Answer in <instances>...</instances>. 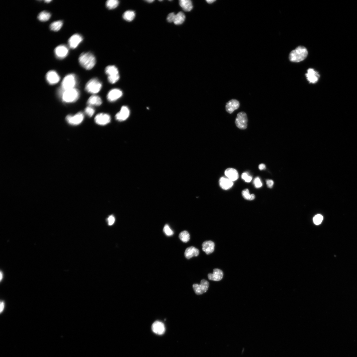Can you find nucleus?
I'll use <instances>...</instances> for the list:
<instances>
[{"mask_svg": "<svg viewBox=\"0 0 357 357\" xmlns=\"http://www.w3.org/2000/svg\"><path fill=\"white\" fill-rule=\"evenodd\" d=\"M175 16L176 14L174 13H169L167 18L168 22L170 23L173 22Z\"/></svg>", "mask_w": 357, "mask_h": 357, "instance_id": "4c0bfd02", "label": "nucleus"}, {"mask_svg": "<svg viewBox=\"0 0 357 357\" xmlns=\"http://www.w3.org/2000/svg\"><path fill=\"white\" fill-rule=\"evenodd\" d=\"M46 80L51 85H54L58 83L60 80V77L56 71H49L46 76Z\"/></svg>", "mask_w": 357, "mask_h": 357, "instance_id": "2eb2a0df", "label": "nucleus"}, {"mask_svg": "<svg viewBox=\"0 0 357 357\" xmlns=\"http://www.w3.org/2000/svg\"><path fill=\"white\" fill-rule=\"evenodd\" d=\"M0 306H1V308H0V312H1V313L3 311L4 308H5V303H4L3 301H1Z\"/></svg>", "mask_w": 357, "mask_h": 357, "instance_id": "a19ab883", "label": "nucleus"}, {"mask_svg": "<svg viewBox=\"0 0 357 357\" xmlns=\"http://www.w3.org/2000/svg\"><path fill=\"white\" fill-rule=\"evenodd\" d=\"M105 73L108 76V80L109 83L114 84L120 79V76L117 68L114 66L110 65L106 67Z\"/></svg>", "mask_w": 357, "mask_h": 357, "instance_id": "20e7f679", "label": "nucleus"}, {"mask_svg": "<svg viewBox=\"0 0 357 357\" xmlns=\"http://www.w3.org/2000/svg\"><path fill=\"white\" fill-rule=\"evenodd\" d=\"M80 64L84 68L90 70L96 64V60L94 55L90 53H85L80 55L79 58Z\"/></svg>", "mask_w": 357, "mask_h": 357, "instance_id": "f03ea898", "label": "nucleus"}, {"mask_svg": "<svg viewBox=\"0 0 357 357\" xmlns=\"http://www.w3.org/2000/svg\"><path fill=\"white\" fill-rule=\"evenodd\" d=\"M208 276V279L210 280L219 281L222 279L223 273L222 270L216 269L214 270L213 274H209Z\"/></svg>", "mask_w": 357, "mask_h": 357, "instance_id": "6ab92c4d", "label": "nucleus"}, {"mask_svg": "<svg viewBox=\"0 0 357 357\" xmlns=\"http://www.w3.org/2000/svg\"><path fill=\"white\" fill-rule=\"evenodd\" d=\"M102 103L101 98L95 95L91 96L88 100L87 104L89 106H99Z\"/></svg>", "mask_w": 357, "mask_h": 357, "instance_id": "b1692460", "label": "nucleus"}, {"mask_svg": "<svg viewBox=\"0 0 357 357\" xmlns=\"http://www.w3.org/2000/svg\"><path fill=\"white\" fill-rule=\"evenodd\" d=\"M45 2L46 3H49L52 2V1H49V0H48V1H45Z\"/></svg>", "mask_w": 357, "mask_h": 357, "instance_id": "49530a36", "label": "nucleus"}, {"mask_svg": "<svg viewBox=\"0 0 357 357\" xmlns=\"http://www.w3.org/2000/svg\"><path fill=\"white\" fill-rule=\"evenodd\" d=\"M3 273H2V272L1 271V273H0V280H1V282L2 281V280L3 279Z\"/></svg>", "mask_w": 357, "mask_h": 357, "instance_id": "37998d69", "label": "nucleus"}, {"mask_svg": "<svg viewBox=\"0 0 357 357\" xmlns=\"http://www.w3.org/2000/svg\"><path fill=\"white\" fill-rule=\"evenodd\" d=\"M242 194L243 198L247 200L252 201L255 198L254 194H250L249 190L248 189L244 190L242 192Z\"/></svg>", "mask_w": 357, "mask_h": 357, "instance_id": "c756f323", "label": "nucleus"}, {"mask_svg": "<svg viewBox=\"0 0 357 357\" xmlns=\"http://www.w3.org/2000/svg\"><path fill=\"white\" fill-rule=\"evenodd\" d=\"M266 184L268 187L271 188L274 184V182L271 180H267L266 181Z\"/></svg>", "mask_w": 357, "mask_h": 357, "instance_id": "ea45409f", "label": "nucleus"}, {"mask_svg": "<svg viewBox=\"0 0 357 357\" xmlns=\"http://www.w3.org/2000/svg\"><path fill=\"white\" fill-rule=\"evenodd\" d=\"M248 121L247 114L245 112H241L237 114L235 124L238 128L244 130L247 128Z\"/></svg>", "mask_w": 357, "mask_h": 357, "instance_id": "0eeeda50", "label": "nucleus"}, {"mask_svg": "<svg viewBox=\"0 0 357 357\" xmlns=\"http://www.w3.org/2000/svg\"><path fill=\"white\" fill-rule=\"evenodd\" d=\"M202 247L203 251L207 254H210L214 251L215 244L212 241H206L203 243Z\"/></svg>", "mask_w": 357, "mask_h": 357, "instance_id": "412c9836", "label": "nucleus"}, {"mask_svg": "<svg viewBox=\"0 0 357 357\" xmlns=\"http://www.w3.org/2000/svg\"><path fill=\"white\" fill-rule=\"evenodd\" d=\"M179 5L183 10L186 12L192 10L193 5L192 1L190 0H180Z\"/></svg>", "mask_w": 357, "mask_h": 357, "instance_id": "393cba45", "label": "nucleus"}, {"mask_svg": "<svg viewBox=\"0 0 357 357\" xmlns=\"http://www.w3.org/2000/svg\"><path fill=\"white\" fill-rule=\"evenodd\" d=\"M240 106L239 102L238 100L233 99L229 101L226 103V110L227 112L231 114L236 110L239 108Z\"/></svg>", "mask_w": 357, "mask_h": 357, "instance_id": "a211bd4d", "label": "nucleus"}, {"mask_svg": "<svg viewBox=\"0 0 357 357\" xmlns=\"http://www.w3.org/2000/svg\"><path fill=\"white\" fill-rule=\"evenodd\" d=\"M54 52L57 58L62 59L65 58L69 53V49L64 45H60L55 48Z\"/></svg>", "mask_w": 357, "mask_h": 357, "instance_id": "f8f14e48", "label": "nucleus"}, {"mask_svg": "<svg viewBox=\"0 0 357 357\" xmlns=\"http://www.w3.org/2000/svg\"><path fill=\"white\" fill-rule=\"evenodd\" d=\"M85 113L89 117H92L95 113V110L91 106H88L85 109Z\"/></svg>", "mask_w": 357, "mask_h": 357, "instance_id": "473e14b6", "label": "nucleus"}, {"mask_svg": "<svg viewBox=\"0 0 357 357\" xmlns=\"http://www.w3.org/2000/svg\"><path fill=\"white\" fill-rule=\"evenodd\" d=\"M179 237L180 240L185 243H187L190 238L189 233L186 231H182L180 233Z\"/></svg>", "mask_w": 357, "mask_h": 357, "instance_id": "2f4dec72", "label": "nucleus"}, {"mask_svg": "<svg viewBox=\"0 0 357 357\" xmlns=\"http://www.w3.org/2000/svg\"><path fill=\"white\" fill-rule=\"evenodd\" d=\"M119 2L117 0H109L106 2V6L109 10H113L118 6Z\"/></svg>", "mask_w": 357, "mask_h": 357, "instance_id": "7c9ffc66", "label": "nucleus"}, {"mask_svg": "<svg viewBox=\"0 0 357 357\" xmlns=\"http://www.w3.org/2000/svg\"><path fill=\"white\" fill-rule=\"evenodd\" d=\"M102 85L100 81L96 78L89 80L86 85L85 89L87 92L95 94L101 90Z\"/></svg>", "mask_w": 357, "mask_h": 357, "instance_id": "39448f33", "label": "nucleus"}, {"mask_svg": "<svg viewBox=\"0 0 357 357\" xmlns=\"http://www.w3.org/2000/svg\"><path fill=\"white\" fill-rule=\"evenodd\" d=\"M308 55L307 48L304 46H300L292 51L289 55V59L292 62L298 63L304 60Z\"/></svg>", "mask_w": 357, "mask_h": 357, "instance_id": "f257e3e1", "label": "nucleus"}, {"mask_svg": "<svg viewBox=\"0 0 357 357\" xmlns=\"http://www.w3.org/2000/svg\"><path fill=\"white\" fill-rule=\"evenodd\" d=\"M186 16L184 13L180 12L176 15L173 22L176 25H180L183 23L185 20Z\"/></svg>", "mask_w": 357, "mask_h": 357, "instance_id": "a878e982", "label": "nucleus"}, {"mask_svg": "<svg viewBox=\"0 0 357 357\" xmlns=\"http://www.w3.org/2000/svg\"><path fill=\"white\" fill-rule=\"evenodd\" d=\"M163 232L165 234L168 236H172L174 234L173 231L167 224L165 225L163 228Z\"/></svg>", "mask_w": 357, "mask_h": 357, "instance_id": "f704fd0d", "label": "nucleus"}, {"mask_svg": "<svg viewBox=\"0 0 357 357\" xmlns=\"http://www.w3.org/2000/svg\"><path fill=\"white\" fill-rule=\"evenodd\" d=\"M248 174H249L247 172H244L241 175L242 179L247 182H250L252 179V177L249 175Z\"/></svg>", "mask_w": 357, "mask_h": 357, "instance_id": "c9c22d12", "label": "nucleus"}, {"mask_svg": "<svg viewBox=\"0 0 357 357\" xmlns=\"http://www.w3.org/2000/svg\"><path fill=\"white\" fill-rule=\"evenodd\" d=\"M108 224L110 226H111L115 222V218L114 217L113 215H110L109 216L108 218Z\"/></svg>", "mask_w": 357, "mask_h": 357, "instance_id": "58836bf2", "label": "nucleus"}, {"mask_svg": "<svg viewBox=\"0 0 357 357\" xmlns=\"http://www.w3.org/2000/svg\"><path fill=\"white\" fill-rule=\"evenodd\" d=\"M152 328L153 332L159 335L163 334L165 331L164 325L163 322L159 321L154 322L152 325Z\"/></svg>", "mask_w": 357, "mask_h": 357, "instance_id": "f3484780", "label": "nucleus"}, {"mask_svg": "<svg viewBox=\"0 0 357 357\" xmlns=\"http://www.w3.org/2000/svg\"><path fill=\"white\" fill-rule=\"evenodd\" d=\"M130 113L129 108L126 106H123L120 111L116 114L115 116L116 119L119 121H124L129 117Z\"/></svg>", "mask_w": 357, "mask_h": 357, "instance_id": "ddd939ff", "label": "nucleus"}, {"mask_svg": "<svg viewBox=\"0 0 357 357\" xmlns=\"http://www.w3.org/2000/svg\"><path fill=\"white\" fill-rule=\"evenodd\" d=\"M83 40L82 36L78 34H76L72 36L70 38L68 44L70 47L72 49H75L77 48L79 44Z\"/></svg>", "mask_w": 357, "mask_h": 357, "instance_id": "dca6fc26", "label": "nucleus"}, {"mask_svg": "<svg viewBox=\"0 0 357 357\" xmlns=\"http://www.w3.org/2000/svg\"><path fill=\"white\" fill-rule=\"evenodd\" d=\"M111 121V117L109 114L100 113L98 114L95 118L96 124L100 125H105L109 124Z\"/></svg>", "mask_w": 357, "mask_h": 357, "instance_id": "9b49d317", "label": "nucleus"}, {"mask_svg": "<svg viewBox=\"0 0 357 357\" xmlns=\"http://www.w3.org/2000/svg\"><path fill=\"white\" fill-rule=\"evenodd\" d=\"M259 169L261 170V171H262V170H264L266 168V165L264 164H261L259 165Z\"/></svg>", "mask_w": 357, "mask_h": 357, "instance_id": "79ce46f5", "label": "nucleus"}, {"mask_svg": "<svg viewBox=\"0 0 357 357\" xmlns=\"http://www.w3.org/2000/svg\"><path fill=\"white\" fill-rule=\"evenodd\" d=\"M199 254V250L193 246H191L186 249L185 252V257L188 259L194 256H197Z\"/></svg>", "mask_w": 357, "mask_h": 357, "instance_id": "5701e85b", "label": "nucleus"}, {"mask_svg": "<svg viewBox=\"0 0 357 357\" xmlns=\"http://www.w3.org/2000/svg\"><path fill=\"white\" fill-rule=\"evenodd\" d=\"M51 15L50 13L46 11H42L38 16V18L42 22H45L48 20Z\"/></svg>", "mask_w": 357, "mask_h": 357, "instance_id": "c85d7f7f", "label": "nucleus"}, {"mask_svg": "<svg viewBox=\"0 0 357 357\" xmlns=\"http://www.w3.org/2000/svg\"><path fill=\"white\" fill-rule=\"evenodd\" d=\"M135 13L133 11L128 10L126 11L123 15V17L127 21L131 22L135 18Z\"/></svg>", "mask_w": 357, "mask_h": 357, "instance_id": "bb28decb", "label": "nucleus"}, {"mask_svg": "<svg viewBox=\"0 0 357 357\" xmlns=\"http://www.w3.org/2000/svg\"><path fill=\"white\" fill-rule=\"evenodd\" d=\"M253 183L255 187L256 188H260L263 185L260 178L259 177H256L255 178L253 181Z\"/></svg>", "mask_w": 357, "mask_h": 357, "instance_id": "e433bc0d", "label": "nucleus"}, {"mask_svg": "<svg viewBox=\"0 0 357 357\" xmlns=\"http://www.w3.org/2000/svg\"><path fill=\"white\" fill-rule=\"evenodd\" d=\"M323 220V216L320 214H317L313 218V222L314 224L318 225L320 224Z\"/></svg>", "mask_w": 357, "mask_h": 357, "instance_id": "72a5a7b5", "label": "nucleus"}, {"mask_svg": "<svg viewBox=\"0 0 357 357\" xmlns=\"http://www.w3.org/2000/svg\"><path fill=\"white\" fill-rule=\"evenodd\" d=\"M219 185L223 189L227 190L232 187L233 183V181L228 178L222 177L219 180Z\"/></svg>", "mask_w": 357, "mask_h": 357, "instance_id": "4be33fe9", "label": "nucleus"}, {"mask_svg": "<svg viewBox=\"0 0 357 357\" xmlns=\"http://www.w3.org/2000/svg\"><path fill=\"white\" fill-rule=\"evenodd\" d=\"M84 119V115L82 112L75 114V115H69L66 117L67 121L71 125H77L81 124Z\"/></svg>", "mask_w": 357, "mask_h": 357, "instance_id": "6e6552de", "label": "nucleus"}, {"mask_svg": "<svg viewBox=\"0 0 357 357\" xmlns=\"http://www.w3.org/2000/svg\"><path fill=\"white\" fill-rule=\"evenodd\" d=\"M62 101L66 103H71L77 101L79 98L80 92L75 88L61 91Z\"/></svg>", "mask_w": 357, "mask_h": 357, "instance_id": "7ed1b4c3", "label": "nucleus"}, {"mask_svg": "<svg viewBox=\"0 0 357 357\" xmlns=\"http://www.w3.org/2000/svg\"><path fill=\"white\" fill-rule=\"evenodd\" d=\"M225 175L232 181L237 180L239 177V174L236 170L233 168H228L225 172Z\"/></svg>", "mask_w": 357, "mask_h": 357, "instance_id": "aec40b11", "label": "nucleus"}, {"mask_svg": "<svg viewBox=\"0 0 357 357\" xmlns=\"http://www.w3.org/2000/svg\"><path fill=\"white\" fill-rule=\"evenodd\" d=\"M306 77L310 83L315 84L317 83L320 77L318 72L312 68H309L305 74Z\"/></svg>", "mask_w": 357, "mask_h": 357, "instance_id": "9d476101", "label": "nucleus"}, {"mask_svg": "<svg viewBox=\"0 0 357 357\" xmlns=\"http://www.w3.org/2000/svg\"><path fill=\"white\" fill-rule=\"evenodd\" d=\"M77 84V79L74 74L67 75L63 79L62 83V90L63 91L75 88Z\"/></svg>", "mask_w": 357, "mask_h": 357, "instance_id": "423d86ee", "label": "nucleus"}, {"mask_svg": "<svg viewBox=\"0 0 357 357\" xmlns=\"http://www.w3.org/2000/svg\"><path fill=\"white\" fill-rule=\"evenodd\" d=\"M123 95L122 91L118 89H112L108 93L107 98L110 102L116 101L121 98Z\"/></svg>", "mask_w": 357, "mask_h": 357, "instance_id": "4468645a", "label": "nucleus"}, {"mask_svg": "<svg viewBox=\"0 0 357 357\" xmlns=\"http://www.w3.org/2000/svg\"><path fill=\"white\" fill-rule=\"evenodd\" d=\"M63 22L61 21H55L51 24L50 28L52 30L57 32L60 30L63 26Z\"/></svg>", "mask_w": 357, "mask_h": 357, "instance_id": "cd10ccee", "label": "nucleus"}, {"mask_svg": "<svg viewBox=\"0 0 357 357\" xmlns=\"http://www.w3.org/2000/svg\"><path fill=\"white\" fill-rule=\"evenodd\" d=\"M209 286V282L205 279L201 280L200 284H195L193 285L194 290L195 293L198 295L202 294L206 292Z\"/></svg>", "mask_w": 357, "mask_h": 357, "instance_id": "1a4fd4ad", "label": "nucleus"}, {"mask_svg": "<svg viewBox=\"0 0 357 357\" xmlns=\"http://www.w3.org/2000/svg\"><path fill=\"white\" fill-rule=\"evenodd\" d=\"M154 1H153V0H148V1H146V2H148V3H152L153 2H154Z\"/></svg>", "mask_w": 357, "mask_h": 357, "instance_id": "a18cd8bd", "label": "nucleus"}, {"mask_svg": "<svg viewBox=\"0 0 357 357\" xmlns=\"http://www.w3.org/2000/svg\"><path fill=\"white\" fill-rule=\"evenodd\" d=\"M206 1L208 3L211 4L215 2V1H214V0H207V1Z\"/></svg>", "mask_w": 357, "mask_h": 357, "instance_id": "c03bdc74", "label": "nucleus"}]
</instances>
